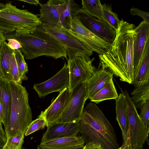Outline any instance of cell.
Masks as SVG:
<instances>
[{
    "label": "cell",
    "instance_id": "8",
    "mask_svg": "<svg viewBox=\"0 0 149 149\" xmlns=\"http://www.w3.org/2000/svg\"><path fill=\"white\" fill-rule=\"evenodd\" d=\"M89 56H77L71 59H67L69 74L70 91L80 83H86L96 70L92 64L94 60Z\"/></svg>",
    "mask_w": 149,
    "mask_h": 149
},
{
    "label": "cell",
    "instance_id": "13",
    "mask_svg": "<svg viewBox=\"0 0 149 149\" xmlns=\"http://www.w3.org/2000/svg\"><path fill=\"white\" fill-rule=\"evenodd\" d=\"M72 97V91L66 88L59 93L51 105L39 116L44 117L47 122V127L56 122L60 118Z\"/></svg>",
    "mask_w": 149,
    "mask_h": 149
},
{
    "label": "cell",
    "instance_id": "45",
    "mask_svg": "<svg viewBox=\"0 0 149 149\" xmlns=\"http://www.w3.org/2000/svg\"></svg>",
    "mask_w": 149,
    "mask_h": 149
},
{
    "label": "cell",
    "instance_id": "19",
    "mask_svg": "<svg viewBox=\"0 0 149 149\" xmlns=\"http://www.w3.org/2000/svg\"><path fill=\"white\" fill-rule=\"evenodd\" d=\"M40 14L38 15L42 23L58 29L59 17L57 8L51 0L47 1L46 3H40Z\"/></svg>",
    "mask_w": 149,
    "mask_h": 149
},
{
    "label": "cell",
    "instance_id": "2",
    "mask_svg": "<svg viewBox=\"0 0 149 149\" xmlns=\"http://www.w3.org/2000/svg\"><path fill=\"white\" fill-rule=\"evenodd\" d=\"M79 132L84 142H93L103 149L119 148L114 129L102 111L91 102L84 109Z\"/></svg>",
    "mask_w": 149,
    "mask_h": 149
},
{
    "label": "cell",
    "instance_id": "31",
    "mask_svg": "<svg viewBox=\"0 0 149 149\" xmlns=\"http://www.w3.org/2000/svg\"><path fill=\"white\" fill-rule=\"evenodd\" d=\"M10 69L12 81L18 84H21L22 81L15 58L14 51L11 55L10 62Z\"/></svg>",
    "mask_w": 149,
    "mask_h": 149
},
{
    "label": "cell",
    "instance_id": "23",
    "mask_svg": "<svg viewBox=\"0 0 149 149\" xmlns=\"http://www.w3.org/2000/svg\"><path fill=\"white\" fill-rule=\"evenodd\" d=\"M14 50L10 49L4 41L0 49V78L12 81L10 69L11 55Z\"/></svg>",
    "mask_w": 149,
    "mask_h": 149
},
{
    "label": "cell",
    "instance_id": "32",
    "mask_svg": "<svg viewBox=\"0 0 149 149\" xmlns=\"http://www.w3.org/2000/svg\"><path fill=\"white\" fill-rule=\"evenodd\" d=\"M140 109L139 116L145 127L149 128V100L144 103Z\"/></svg>",
    "mask_w": 149,
    "mask_h": 149
},
{
    "label": "cell",
    "instance_id": "14",
    "mask_svg": "<svg viewBox=\"0 0 149 149\" xmlns=\"http://www.w3.org/2000/svg\"><path fill=\"white\" fill-rule=\"evenodd\" d=\"M135 31L133 46V80L136 74L145 45L149 40V24L143 21L136 27Z\"/></svg>",
    "mask_w": 149,
    "mask_h": 149
},
{
    "label": "cell",
    "instance_id": "42",
    "mask_svg": "<svg viewBox=\"0 0 149 149\" xmlns=\"http://www.w3.org/2000/svg\"><path fill=\"white\" fill-rule=\"evenodd\" d=\"M134 149H143V146L136 148Z\"/></svg>",
    "mask_w": 149,
    "mask_h": 149
},
{
    "label": "cell",
    "instance_id": "30",
    "mask_svg": "<svg viewBox=\"0 0 149 149\" xmlns=\"http://www.w3.org/2000/svg\"><path fill=\"white\" fill-rule=\"evenodd\" d=\"M47 123L45 118L41 116L31 122L28 126L24 135L27 136L40 129H44L47 126Z\"/></svg>",
    "mask_w": 149,
    "mask_h": 149
},
{
    "label": "cell",
    "instance_id": "4",
    "mask_svg": "<svg viewBox=\"0 0 149 149\" xmlns=\"http://www.w3.org/2000/svg\"><path fill=\"white\" fill-rule=\"evenodd\" d=\"M30 30L23 29L5 33L4 35L6 40L13 38L20 42L22 47L20 49L26 59L43 56L56 59L62 57L68 59L66 50L63 46L37 37L31 33Z\"/></svg>",
    "mask_w": 149,
    "mask_h": 149
},
{
    "label": "cell",
    "instance_id": "26",
    "mask_svg": "<svg viewBox=\"0 0 149 149\" xmlns=\"http://www.w3.org/2000/svg\"><path fill=\"white\" fill-rule=\"evenodd\" d=\"M81 4V9L92 17L108 23L104 16L100 0H82Z\"/></svg>",
    "mask_w": 149,
    "mask_h": 149
},
{
    "label": "cell",
    "instance_id": "6",
    "mask_svg": "<svg viewBox=\"0 0 149 149\" xmlns=\"http://www.w3.org/2000/svg\"><path fill=\"white\" fill-rule=\"evenodd\" d=\"M41 23L37 15L19 9L10 2L0 10V30L4 34L23 29H33Z\"/></svg>",
    "mask_w": 149,
    "mask_h": 149
},
{
    "label": "cell",
    "instance_id": "16",
    "mask_svg": "<svg viewBox=\"0 0 149 149\" xmlns=\"http://www.w3.org/2000/svg\"><path fill=\"white\" fill-rule=\"evenodd\" d=\"M47 127L41 142L58 138L77 135L79 132L80 121L53 123L48 125Z\"/></svg>",
    "mask_w": 149,
    "mask_h": 149
},
{
    "label": "cell",
    "instance_id": "12",
    "mask_svg": "<svg viewBox=\"0 0 149 149\" xmlns=\"http://www.w3.org/2000/svg\"><path fill=\"white\" fill-rule=\"evenodd\" d=\"M69 85V74L67 64L65 63L63 68L55 75L43 82L35 84L33 89L40 98L54 92L59 93Z\"/></svg>",
    "mask_w": 149,
    "mask_h": 149
},
{
    "label": "cell",
    "instance_id": "9",
    "mask_svg": "<svg viewBox=\"0 0 149 149\" xmlns=\"http://www.w3.org/2000/svg\"><path fill=\"white\" fill-rule=\"evenodd\" d=\"M72 99L56 123H75L81 120L84 106L88 99L86 83H80L71 91Z\"/></svg>",
    "mask_w": 149,
    "mask_h": 149
},
{
    "label": "cell",
    "instance_id": "39",
    "mask_svg": "<svg viewBox=\"0 0 149 149\" xmlns=\"http://www.w3.org/2000/svg\"><path fill=\"white\" fill-rule=\"evenodd\" d=\"M19 1L26 2L31 5L35 6H37L38 4H39L40 3L39 1L38 0H20Z\"/></svg>",
    "mask_w": 149,
    "mask_h": 149
},
{
    "label": "cell",
    "instance_id": "3",
    "mask_svg": "<svg viewBox=\"0 0 149 149\" xmlns=\"http://www.w3.org/2000/svg\"><path fill=\"white\" fill-rule=\"evenodd\" d=\"M11 105L9 121L5 129L7 139L19 133L25 135L32 121L31 109L29 103V94L25 87L9 81Z\"/></svg>",
    "mask_w": 149,
    "mask_h": 149
},
{
    "label": "cell",
    "instance_id": "37",
    "mask_svg": "<svg viewBox=\"0 0 149 149\" xmlns=\"http://www.w3.org/2000/svg\"><path fill=\"white\" fill-rule=\"evenodd\" d=\"M100 146V145L91 142L86 144L82 149H98Z\"/></svg>",
    "mask_w": 149,
    "mask_h": 149
},
{
    "label": "cell",
    "instance_id": "5",
    "mask_svg": "<svg viewBox=\"0 0 149 149\" xmlns=\"http://www.w3.org/2000/svg\"><path fill=\"white\" fill-rule=\"evenodd\" d=\"M30 31L37 37L63 46L69 59L77 56L89 57L93 54V52L80 38L70 31L59 30L42 23L30 29Z\"/></svg>",
    "mask_w": 149,
    "mask_h": 149
},
{
    "label": "cell",
    "instance_id": "29",
    "mask_svg": "<svg viewBox=\"0 0 149 149\" xmlns=\"http://www.w3.org/2000/svg\"><path fill=\"white\" fill-rule=\"evenodd\" d=\"M24 136V134L19 133L9 138L2 149H21Z\"/></svg>",
    "mask_w": 149,
    "mask_h": 149
},
{
    "label": "cell",
    "instance_id": "34",
    "mask_svg": "<svg viewBox=\"0 0 149 149\" xmlns=\"http://www.w3.org/2000/svg\"><path fill=\"white\" fill-rule=\"evenodd\" d=\"M6 40L8 41V47L13 50L19 49L22 47L20 42L15 39L10 38Z\"/></svg>",
    "mask_w": 149,
    "mask_h": 149
},
{
    "label": "cell",
    "instance_id": "20",
    "mask_svg": "<svg viewBox=\"0 0 149 149\" xmlns=\"http://www.w3.org/2000/svg\"><path fill=\"white\" fill-rule=\"evenodd\" d=\"M9 81L0 78V101L3 107L6 129L8 123L11 105V97Z\"/></svg>",
    "mask_w": 149,
    "mask_h": 149
},
{
    "label": "cell",
    "instance_id": "11",
    "mask_svg": "<svg viewBox=\"0 0 149 149\" xmlns=\"http://www.w3.org/2000/svg\"><path fill=\"white\" fill-rule=\"evenodd\" d=\"M74 14L90 31L110 44L114 41L116 31L108 23L100 20L88 14L81 8Z\"/></svg>",
    "mask_w": 149,
    "mask_h": 149
},
{
    "label": "cell",
    "instance_id": "40",
    "mask_svg": "<svg viewBox=\"0 0 149 149\" xmlns=\"http://www.w3.org/2000/svg\"><path fill=\"white\" fill-rule=\"evenodd\" d=\"M6 40L4 33L0 30V49L3 42Z\"/></svg>",
    "mask_w": 149,
    "mask_h": 149
},
{
    "label": "cell",
    "instance_id": "35",
    "mask_svg": "<svg viewBox=\"0 0 149 149\" xmlns=\"http://www.w3.org/2000/svg\"><path fill=\"white\" fill-rule=\"evenodd\" d=\"M7 141L6 134L2 126L0 123V149H2Z\"/></svg>",
    "mask_w": 149,
    "mask_h": 149
},
{
    "label": "cell",
    "instance_id": "24",
    "mask_svg": "<svg viewBox=\"0 0 149 149\" xmlns=\"http://www.w3.org/2000/svg\"><path fill=\"white\" fill-rule=\"evenodd\" d=\"M131 95L136 108L140 109L144 103L149 100V80L135 86Z\"/></svg>",
    "mask_w": 149,
    "mask_h": 149
},
{
    "label": "cell",
    "instance_id": "36",
    "mask_svg": "<svg viewBox=\"0 0 149 149\" xmlns=\"http://www.w3.org/2000/svg\"><path fill=\"white\" fill-rule=\"evenodd\" d=\"M84 146V145H82L75 147L63 148L48 147L40 144L38 146L37 149H82Z\"/></svg>",
    "mask_w": 149,
    "mask_h": 149
},
{
    "label": "cell",
    "instance_id": "1",
    "mask_svg": "<svg viewBox=\"0 0 149 149\" xmlns=\"http://www.w3.org/2000/svg\"><path fill=\"white\" fill-rule=\"evenodd\" d=\"M136 27L122 19L109 49L104 54L99 55V65L119 77L120 81L130 84L133 80V46Z\"/></svg>",
    "mask_w": 149,
    "mask_h": 149
},
{
    "label": "cell",
    "instance_id": "17",
    "mask_svg": "<svg viewBox=\"0 0 149 149\" xmlns=\"http://www.w3.org/2000/svg\"><path fill=\"white\" fill-rule=\"evenodd\" d=\"M113 75L109 70L99 65L98 68L86 83L88 99L90 100L113 79Z\"/></svg>",
    "mask_w": 149,
    "mask_h": 149
},
{
    "label": "cell",
    "instance_id": "22",
    "mask_svg": "<svg viewBox=\"0 0 149 149\" xmlns=\"http://www.w3.org/2000/svg\"><path fill=\"white\" fill-rule=\"evenodd\" d=\"M81 136H72L57 138L41 142L40 145L51 147L67 148L84 145Z\"/></svg>",
    "mask_w": 149,
    "mask_h": 149
},
{
    "label": "cell",
    "instance_id": "18",
    "mask_svg": "<svg viewBox=\"0 0 149 149\" xmlns=\"http://www.w3.org/2000/svg\"><path fill=\"white\" fill-rule=\"evenodd\" d=\"M115 100L116 118L121 129L123 139L122 148L131 149L127 139L128 118L127 105L124 95L122 92L120 93L118 97Z\"/></svg>",
    "mask_w": 149,
    "mask_h": 149
},
{
    "label": "cell",
    "instance_id": "21",
    "mask_svg": "<svg viewBox=\"0 0 149 149\" xmlns=\"http://www.w3.org/2000/svg\"><path fill=\"white\" fill-rule=\"evenodd\" d=\"M149 80V40L145 45L137 73L132 84L136 86Z\"/></svg>",
    "mask_w": 149,
    "mask_h": 149
},
{
    "label": "cell",
    "instance_id": "41",
    "mask_svg": "<svg viewBox=\"0 0 149 149\" xmlns=\"http://www.w3.org/2000/svg\"><path fill=\"white\" fill-rule=\"evenodd\" d=\"M6 6V4L0 3V10L4 8Z\"/></svg>",
    "mask_w": 149,
    "mask_h": 149
},
{
    "label": "cell",
    "instance_id": "44",
    "mask_svg": "<svg viewBox=\"0 0 149 149\" xmlns=\"http://www.w3.org/2000/svg\"><path fill=\"white\" fill-rule=\"evenodd\" d=\"M118 149H122L121 146L120 147H119V148Z\"/></svg>",
    "mask_w": 149,
    "mask_h": 149
},
{
    "label": "cell",
    "instance_id": "28",
    "mask_svg": "<svg viewBox=\"0 0 149 149\" xmlns=\"http://www.w3.org/2000/svg\"><path fill=\"white\" fill-rule=\"evenodd\" d=\"M14 53L21 79L22 81L27 80L28 77L26 74L28 72V67L27 64L25 61L24 56L20 49L14 50Z\"/></svg>",
    "mask_w": 149,
    "mask_h": 149
},
{
    "label": "cell",
    "instance_id": "10",
    "mask_svg": "<svg viewBox=\"0 0 149 149\" xmlns=\"http://www.w3.org/2000/svg\"><path fill=\"white\" fill-rule=\"evenodd\" d=\"M69 31L80 38L90 49L100 55L106 53L111 45L88 30L74 14L72 15L71 30Z\"/></svg>",
    "mask_w": 149,
    "mask_h": 149
},
{
    "label": "cell",
    "instance_id": "27",
    "mask_svg": "<svg viewBox=\"0 0 149 149\" xmlns=\"http://www.w3.org/2000/svg\"><path fill=\"white\" fill-rule=\"evenodd\" d=\"M102 7L103 15L107 21L116 30L120 22L118 15L112 11L109 6L105 3L102 4Z\"/></svg>",
    "mask_w": 149,
    "mask_h": 149
},
{
    "label": "cell",
    "instance_id": "15",
    "mask_svg": "<svg viewBox=\"0 0 149 149\" xmlns=\"http://www.w3.org/2000/svg\"><path fill=\"white\" fill-rule=\"evenodd\" d=\"M57 8L59 14V21L58 29L70 31L73 15L81 8L72 0H51Z\"/></svg>",
    "mask_w": 149,
    "mask_h": 149
},
{
    "label": "cell",
    "instance_id": "25",
    "mask_svg": "<svg viewBox=\"0 0 149 149\" xmlns=\"http://www.w3.org/2000/svg\"><path fill=\"white\" fill-rule=\"evenodd\" d=\"M118 97L113 79L99 91L90 100L91 102L96 104L103 101L116 99Z\"/></svg>",
    "mask_w": 149,
    "mask_h": 149
},
{
    "label": "cell",
    "instance_id": "7",
    "mask_svg": "<svg viewBox=\"0 0 149 149\" xmlns=\"http://www.w3.org/2000/svg\"><path fill=\"white\" fill-rule=\"evenodd\" d=\"M123 93L127 105L128 118L127 139L131 149L143 146L148 140L149 128L144 125L131 97L126 90Z\"/></svg>",
    "mask_w": 149,
    "mask_h": 149
},
{
    "label": "cell",
    "instance_id": "38",
    "mask_svg": "<svg viewBox=\"0 0 149 149\" xmlns=\"http://www.w3.org/2000/svg\"><path fill=\"white\" fill-rule=\"evenodd\" d=\"M0 123H4V117L2 106L0 101Z\"/></svg>",
    "mask_w": 149,
    "mask_h": 149
},
{
    "label": "cell",
    "instance_id": "33",
    "mask_svg": "<svg viewBox=\"0 0 149 149\" xmlns=\"http://www.w3.org/2000/svg\"><path fill=\"white\" fill-rule=\"evenodd\" d=\"M131 14L133 16L137 15L140 17L145 22L149 24V13L143 11L139 8L132 7L130 10Z\"/></svg>",
    "mask_w": 149,
    "mask_h": 149
},
{
    "label": "cell",
    "instance_id": "43",
    "mask_svg": "<svg viewBox=\"0 0 149 149\" xmlns=\"http://www.w3.org/2000/svg\"><path fill=\"white\" fill-rule=\"evenodd\" d=\"M98 149H103L101 146H100Z\"/></svg>",
    "mask_w": 149,
    "mask_h": 149
}]
</instances>
